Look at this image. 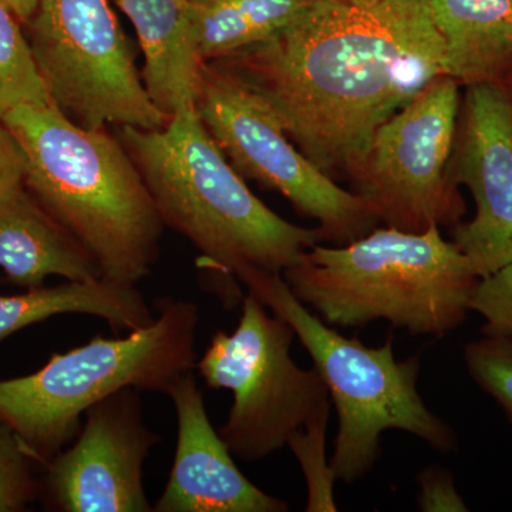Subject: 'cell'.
<instances>
[{
	"label": "cell",
	"mask_w": 512,
	"mask_h": 512,
	"mask_svg": "<svg viewBox=\"0 0 512 512\" xmlns=\"http://www.w3.org/2000/svg\"><path fill=\"white\" fill-rule=\"evenodd\" d=\"M214 63L259 94L335 181H348L382 124L446 76L427 0H315L271 39Z\"/></svg>",
	"instance_id": "cell-1"
},
{
	"label": "cell",
	"mask_w": 512,
	"mask_h": 512,
	"mask_svg": "<svg viewBox=\"0 0 512 512\" xmlns=\"http://www.w3.org/2000/svg\"><path fill=\"white\" fill-rule=\"evenodd\" d=\"M116 136L143 175L165 227L187 238L201 252L200 269L225 285L237 286L234 279L245 268L282 274L323 241L318 228L284 220L249 190L195 106L158 130L117 127ZM229 292L235 302L241 299Z\"/></svg>",
	"instance_id": "cell-2"
},
{
	"label": "cell",
	"mask_w": 512,
	"mask_h": 512,
	"mask_svg": "<svg viewBox=\"0 0 512 512\" xmlns=\"http://www.w3.org/2000/svg\"><path fill=\"white\" fill-rule=\"evenodd\" d=\"M2 123L25 156L26 188L92 255L101 278L146 279L165 225L120 138L77 126L55 104L18 107Z\"/></svg>",
	"instance_id": "cell-3"
},
{
	"label": "cell",
	"mask_w": 512,
	"mask_h": 512,
	"mask_svg": "<svg viewBox=\"0 0 512 512\" xmlns=\"http://www.w3.org/2000/svg\"><path fill=\"white\" fill-rule=\"evenodd\" d=\"M282 278L306 308L335 328L383 319L434 338L466 320L480 281L437 225L420 234L376 228L348 245L315 244Z\"/></svg>",
	"instance_id": "cell-4"
},
{
	"label": "cell",
	"mask_w": 512,
	"mask_h": 512,
	"mask_svg": "<svg viewBox=\"0 0 512 512\" xmlns=\"http://www.w3.org/2000/svg\"><path fill=\"white\" fill-rule=\"evenodd\" d=\"M237 278L291 326L328 386L339 419L330 460L335 478L346 484L365 478L379 461L380 437L387 430L413 434L440 453L457 447L454 431L431 412L417 390L419 357L397 360L393 338L382 346L346 338L306 308L282 274L245 268Z\"/></svg>",
	"instance_id": "cell-5"
},
{
	"label": "cell",
	"mask_w": 512,
	"mask_h": 512,
	"mask_svg": "<svg viewBox=\"0 0 512 512\" xmlns=\"http://www.w3.org/2000/svg\"><path fill=\"white\" fill-rule=\"evenodd\" d=\"M156 308L158 316L146 328L124 338L96 336L53 353L32 375L0 380V420L35 463L46 464L76 439L93 404L127 387L167 394L178 377L195 369L198 306L165 296Z\"/></svg>",
	"instance_id": "cell-6"
},
{
	"label": "cell",
	"mask_w": 512,
	"mask_h": 512,
	"mask_svg": "<svg viewBox=\"0 0 512 512\" xmlns=\"http://www.w3.org/2000/svg\"><path fill=\"white\" fill-rule=\"evenodd\" d=\"M293 339L291 326L269 315L248 291L237 329L215 333L195 363L210 389L234 393L218 433L244 463L264 460L312 427L328 426V386L315 367L302 369L293 362Z\"/></svg>",
	"instance_id": "cell-7"
},
{
	"label": "cell",
	"mask_w": 512,
	"mask_h": 512,
	"mask_svg": "<svg viewBox=\"0 0 512 512\" xmlns=\"http://www.w3.org/2000/svg\"><path fill=\"white\" fill-rule=\"evenodd\" d=\"M26 26L50 100L74 124L86 130L167 124L107 0H40Z\"/></svg>",
	"instance_id": "cell-8"
},
{
	"label": "cell",
	"mask_w": 512,
	"mask_h": 512,
	"mask_svg": "<svg viewBox=\"0 0 512 512\" xmlns=\"http://www.w3.org/2000/svg\"><path fill=\"white\" fill-rule=\"evenodd\" d=\"M195 109L238 174L318 221L323 241L348 245L379 227L359 197L303 156L268 103L220 64L202 67Z\"/></svg>",
	"instance_id": "cell-9"
},
{
	"label": "cell",
	"mask_w": 512,
	"mask_h": 512,
	"mask_svg": "<svg viewBox=\"0 0 512 512\" xmlns=\"http://www.w3.org/2000/svg\"><path fill=\"white\" fill-rule=\"evenodd\" d=\"M460 104V86L440 76L376 131L348 181L379 224L420 234L463 220L466 202L448 178Z\"/></svg>",
	"instance_id": "cell-10"
},
{
	"label": "cell",
	"mask_w": 512,
	"mask_h": 512,
	"mask_svg": "<svg viewBox=\"0 0 512 512\" xmlns=\"http://www.w3.org/2000/svg\"><path fill=\"white\" fill-rule=\"evenodd\" d=\"M160 436L148 429L140 390H120L93 404L73 446L46 466L50 504L62 512H151L143 467Z\"/></svg>",
	"instance_id": "cell-11"
},
{
	"label": "cell",
	"mask_w": 512,
	"mask_h": 512,
	"mask_svg": "<svg viewBox=\"0 0 512 512\" xmlns=\"http://www.w3.org/2000/svg\"><path fill=\"white\" fill-rule=\"evenodd\" d=\"M451 184L466 185L476 217L451 228V242L478 278L512 264V100L501 84L467 87L448 163Z\"/></svg>",
	"instance_id": "cell-12"
},
{
	"label": "cell",
	"mask_w": 512,
	"mask_h": 512,
	"mask_svg": "<svg viewBox=\"0 0 512 512\" xmlns=\"http://www.w3.org/2000/svg\"><path fill=\"white\" fill-rule=\"evenodd\" d=\"M177 414V447L156 512H285L289 504L252 484L214 429L192 372L168 389Z\"/></svg>",
	"instance_id": "cell-13"
},
{
	"label": "cell",
	"mask_w": 512,
	"mask_h": 512,
	"mask_svg": "<svg viewBox=\"0 0 512 512\" xmlns=\"http://www.w3.org/2000/svg\"><path fill=\"white\" fill-rule=\"evenodd\" d=\"M0 269L10 284L33 289L49 276L100 279L83 245L33 197L26 185L0 197Z\"/></svg>",
	"instance_id": "cell-14"
},
{
	"label": "cell",
	"mask_w": 512,
	"mask_h": 512,
	"mask_svg": "<svg viewBox=\"0 0 512 512\" xmlns=\"http://www.w3.org/2000/svg\"><path fill=\"white\" fill-rule=\"evenodd\" d=\"M136 28L144 55L141 72L148 96L170 119L194 107L204 60L198 52L188 0H117Z\"/></svg>",
	"instance_id": "cell-15"
},
{
	"label": "cell",
	"mask_w": 512,
	"mask_h": 512,
	"mask_svg": "<svg viewBox=\"0 0 512 512\" xmlns=\"http://www.w3.org/2000/svg\"><path fill=\"white\" fill-rule=\"evenodd\" d=\"M458 86L501 84L512 73V0H427Z\"/></svg>",
	"instance_id": "cell-16"
},
{
	"label": "cell",
	"mask_w": 512,
	"mask_h": 512,
	"mask_svg": "<svg viewBox=\"0 0 512 512\" xmlns=\"http://www.w3.org/2000/svg\"><path fill=\"white\" fill-rule=\"evenodd\" d=\"M59 315H90L106 320L116 333L146 328L156 319L137 286L107 279L67 281L52 288L0 295V342L19 330Z\"/></svg>",
	"instance_id": "cell-17"
},
{
	"label": "cell",
	"mask_w": 512,
	"mask_h": 512,
	"mask_svg": "<svg viewBox=\"0 0 512 512\" xmlns=\"http://www.w3.org/2000/svg\"><path fill=\"white\" fill-rule=\"evenodd\" d=\"M205 63L271 39L315 0H188Z\"/></svg>",
	"instance_id": "cell-18"
},
{
	"label": "cell",
	"mask_w": 512,
	"mask_h": 512,
	"mask_svg": "<svg viewBox=\"0 0 512 512\" xmlns=\"http://www.w3.org/2000/svg\"><path fill=\"white\" fill-rule=\"evenodd\" d=\"M53 104L19 19L0 2V121L22 106Z\"/></svg>",
	"instance_id": "cell-19"
},
{
	"label": "cell",
	"mask_w": 512,
	"mask_h": 512,
	"mask_svg": "<svg viewBox=\"0 0 512 512\" xmlns=\"http://www.w3.org/2000/svg\"><path fill=\"white\" fill-rule=\"evenodd\" d=\"M468 373L512 420V338L485 336L464 349Z\"/></svg>",
	"instance_id": "cell-20"
},
{
	"label": "cell",
	"mask_w": 512,
	"mask_h": 512,
	"mask_svg": "<svg viewBox=\"0 0 512 512\" xmlns=\"http://www.w3.org/2000/svg\"><path fill=\"white\" fill-rule=\"evenodd\" d=\"M33 458L18 434L0 420V512H19L36 497Z\"/></svg>",
	"instance_id": "cell-21"
},
{
	"label": "cell",
	"mask_w": 512,
	"mask_h": 512,
	"mask_svg": "<svg viewBox=\"0 0 512 512\" xmlns=\"http://www.w3.org/2000/svg\"><path fill=\"white\" fill-rule=\"evenodd\" d=\"M468 308L485 319V336L512 338V264L481 278Z\"/></svg>",
	"instance_id": "cell-22"
},
{
	"label": "cell",
	"mask_w": 512,
	"mask_h": 512,
	"mask_svg": "<svg viewBox=\"0 0 512 512\" xmlns=\"http://www.w3.org/2000/svg\"><path fill=\"white\" fill-rule=\"evenodd\" d=\"M420 494L417 507L424 512L467 511L466 503L454 487L453 477L439 467H429L419 474Z\"/></svg>",
	"instance_id": "cell-23"
},
{
	"label": "cell",
	"mask_w": 512,
	"mask_h": 512,
	"mask_svg": "<svg viewBox=\"0 0 512 512\" xmlns=\"http://www.w3.org/2000/svg\"><path fill=\"white\" fill-rule=\"evenodd\" d=\"M26 160L18 141L0 121V197L25 185Z\"/></svg>",
	"instance_id": "cell-24"
},
{
	"label": "cell",
	"mask_w": 512,
	"mask_h": 512,
	"mask_svg": "<svg viewBox=\"0 0 512 512\" xmlns=\"http://www.w3.org/2000/svg\"><path fill=\"white\" fill-rule=\"evenodd\" d=\"M3 5L8 6L10 12L19 19L23 25H28L30 19L35 16L40 0H0Z\"/></svg>",
	"instance_id": "cell-25"
},
{
	"label": "cell",
	"mask_w": 512,
	"mask_h": 512,
	"mask_svg": "<svg viewBox=\"0 0 512 512\" xmlns=\"http://www.w3.org/2000/svg\"><path fill=\"white\" fill-rule=\"evenodd\" d=\"M501 86L504 87L505 92L508 93V96H510L512 100V73L504 80L503 83H501Z\"/></svg>",
	"instance_id": "cell-26"
},
{
	"label": "cell",
	"mask_w": 512,
	"mask_h": 512,
	"mask_svg": "<svg viewBox=\"0 0 512 512\" xmlns=\"http://www.w3.org/2000/svg\"><path fill=\"white\" fill-rule=\"evenodd\" d=\"M343 2L355 3V5H370V3H375L377 0H343Z\"/></svg>",
	"instance_id": "cell-27"
}]
</instances>
